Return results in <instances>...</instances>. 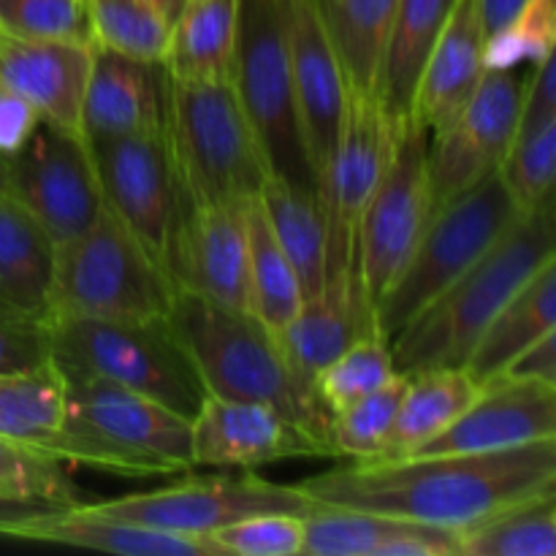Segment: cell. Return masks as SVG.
<instances>
[{"instance_id": "6", "label": "cell", "mask_w": 556, "mask_h": 556, "mask_svg": "<svg viewBox=\"0 0 556 556\" xmlns=\"http://www.w3.org/2000/svg\"><path fill=\"white\" fill-rule=\"evenodd\" d=\"M172 302L166 269L109 210L85 233L58 248L49 324L161 320L168 318Z\"/></svg>"}, {"instance_id": "40", "label": "cell", "mask_w": 556, "mask_h": 556, "mask_svg": "<svg viewBox=\"0 0 556 556\" xmlns=\"http://www.w3.org/2000/svg\"><path fill=\"white\" fill-rule=\"evenodd\" d=\"M407 375L396 372L386 386L372 394L351 402L331 413L329 443L334 456H351V459H378L383 451L386 438L391 432L396 410H400L402 394H405Z\"/></svg>"}, {"instance_id": "5", "label": "cell", "mask_w": 556, "mask_h": 556, "mask_svg": "<svg viewBox=\"0 0 556 556\" xmlns=\"http://www.w3.org/2000/svg\"><path fill=\"white\" fill-rule=\"evenodd\" d=\"M52 364L65 380L101 378L193 418L206 400L188 348L161 320H52Z\"/></svg>"}, {"instance_id": "37", "label": "cell", "mask_w": 556, "mask_h": 556, "mask_svg": "<svg viewBox=\"0 0 556 556\" xmlns=\"http://www.w3.org/2000/svg\"><path fill=\"white\" fill-rule=\"evenodd\" d=\"M500 174L519 210H535L554 199L556 114L519 117V128L500 163Z\"/></svg>"}, {"instance_id": "4", "label": "cell", "mask_w": 556, "mask_h": 556, "mask_svg": "<svg viewBox=\"0 0 556 556\" xmlns=\"http://www.w3.org/2000/svg\"><path fill=\"white\" fill-rule=\"evenodd\" d=\"M177 210L242 204L269 179L231 81H177L166 74L163 114Z\"/></svg>"}, {"instance_id": "32", "label": "cell", "mask_w": 556, "mask_h": 556, "mask_svg": "<svg viewBox=\"0 0 556 556\" xmlns=\"http://www.w3.org/2000/svg\"><path fill=\"white\" fill-rule=\"evenodd\" d=\"M258 204L302 282L304 296H309L324 286L326 248H329L320 193L315 188H302V185L269 177L261 188Z\"/></svg>"}, {"instance_id": "46", "label": "cell", "mask_w": 556, "mask_h": 556, "mask_svg": "<svg viewBox=\"0 0 556 556\" xmlns=\"http://www.w3.org/2000/svg\"><path fill=\"white\" fill-rule=\"evenodd\" d=\"M497 378H516L556 386V331L541 337L530 348H525Z\"/></svg>"}, {"instance_id": "23", "label": "cell", "mask_w": 556, "mask_h": 556, "mask_svg": "<svg viewBox=\"0 0 556 556\" xmlns=\"http://www.w3.org/2000/svg\"><path fill=\"white\" fill-rule=\"evenodd\" d=\"M92 43L36 41L0 30V85L33 103L43 123L81 134Z\"/></svg>"}, {"instance_id": "33", "label": "cell", "mask_w": 556, "mask_h": 556, "mask_svg": "<svg viewBox=\"0 0 556 556\" xmlns=\"http://www.w3.org/2000/svg\"><path fill=\"white\" fill-rule=\"evenodd\" d=\"M345 68L348 85L378 96L396 0H313Z\"/></svg>"}, {"instance_id": "48", "label": "cell", "mask_w": 556, "mask_h": 556, "mask_svg": "<svg viewBox=\"0 0 556 556\" xmlns=\"http://www.w3.org/2000/svg\"><path fill=\"white\" fill-rule=\"evenodd\" d=\"M521 3H525V0H478V5H481L483 27H486V36L497 30V27H503L505 22L519 11Z\"/></svg>"}, {"instance_id": "25", "label": "cell", "mask_w": 556, "mask_h": 556, "mask_svg": "<svg viewBox=\"0 0 556 556\" xmlns=\"http://www.w3.org/2000/svg\"><path fill=\"white\" fill-rule=\"evenodd\" d=\"M486 27L478 0H456L434 41L413 96V123L429 136L443 130L465 109L486 74Z\"/></svg>"}, {"instance_id": "13", "label": "cell", "mask_w": 556, "mask_h": 556, "mask_svg": "<svg viewBox=\"0 0 556 556\" xmlns=\"http://www.w3.org/2000/svg\"><path fill=\"white\" fill-rule=\"evenodd\" d=\"M315 505L318 503L307 497L296 483L286 486V483L266 481L255 472H242V476L185 478L172 486L92 503L87 508L157 530L212 538L217 530L248 516L307 514Z\"/></svg>"}, {"instance_id": "16", "label": "cell", "mask_w": 556, "mask_h": 556, "mask_svg": "<svg viewBox=\"0 0 556 556\" xmlns=\"http://www.w3.org/2000/svg\"><path fill=\"white\" fill-rule=\"evenodd\" d=\"M244 204L248 201L177 210L166 253V275L174 291L250 313Z\"/></svg>"}, {"instance_id": "34", "label": "cell", "mask_w": 556, "mask_h": 556, "mask_svg": "<svg viewBox=\"0 0 556 556\" xmlns=\"http://www.w3.org/2000/svg\"><path fill=\"white\" fill-rule=\"evenodd\" d=\"M244 228H248L250 315L271 337H277L302 307V282L271 233L258 199H250L244 204Z\"/></svg>"}, {"instance_id": "42", "label": "cell", "mask_w": 556, "mask_h": 556, "mask_svg": "<svg viewBox=\"0 0 556 556\" xmlns=\"http://www.w3.org/2000/svg\"><path fill=\"white\" fill-rule=\"evenodd\" d=\"M0 30L36 41L92 43L85 0H0Z\"/></svg>"}, {"instance_id": "44", "label": "cell", "mask_w": 556, "mask_h": 556, "mask_svg": "<svg viewBox=\"0 0 556 556\" xmlns=\"http://www.w3.org/2000/svg\"><path fill=\"white\" fill-rule=\"evenodd\" d=\"M52 362V326L0 309V375L27 372Z\"/></svg>"}, {"instance_id": "50", "label": "cell", "mask_w": 556, "mask_h": 556, "mask_svg": "<svg viewBox=\"0 0 556 556\" xmlns=\"http://www.w3.org/2000/svg\"><path fill=\"white\" fill-rule=\"evenodd\" d=\"M0 190H5V161H0Z\"/></svg>"}, {"instance_id": "20", "label": "cell", "mask_w": 556, "mask_h": 556, "mask_svg": "<svg viewBox=\"0 0 556 556\" xmlns=\"http://www.w3.org/2000/svg\"><path fill=\"white\" fill-rule=\"evenodd\" d=\"M286 33L302 134L315 177H320L345 114L351 85L313 0H286Z\"/></svg>"}, {"instance_id": "26", "label": "cell", "mask_w": 556, "mask_h": 556, "mask_svg": "<svg viewBox=\"0 0 556 556\" xmlns=\"http://www.w3.org/2000/svg\"><path fill=\"white\" fill-rule=\"evenodd\" d=\"M27 541L123 556H226L212 538L112 519L90 510L87 503L47 514L27 532Z\"/></svg>"}, {"instance_id": "15", "label": "cell", "mask_w": 556, "mask_h": 556, "mask_svg": "<svg viewBox=\"0 0 556 556\" xmlns=\"http://www.w3.org/2000/svg\"><path fill=\"white\" fill-rule=\"evenodd\" d=\"M90 147L106 210L166 269L168 239L177 220V185L163 130L90 141Z\"/></svg>"}, {"instance_id": "43", "label": "cell", "mask_w": 556, "mask_h": 556, "mask_svg": "<svg viewBox=\"0 0 556 556\" xmlns=\"http://www.w3.org/2000/svg\"><path fill=\"white\" fill-rule=\"evenodd\" d=\"M223 554L296 556L304 543V514H255L212 535Z\"/></svg>"}, {"instance_id": "12", "label": "cell", "mask_w": 556, "mask_h": 556, "mask_svg": "<svg viewBox=\"0 0 556 556\" xmlns=\"http://www.w3.org/2000/svg\"><path fill=\"white\" fill-rule=\"evenodd\" d=\"M400 128L378 96L351 87L340 130L318 177L329 231L326 271L342 269L356 275L358 223L389 166Z\"/></svg>"}, {"instance_id": "11", "label": "cell", "mask_w": 556, "mask_h": 556, "mask_svg": "<svg viewBox=\"0 0 556 556\" xmlns=\"http://www.w3.org/2000/svg\"><path fill=\"white\" fill-rule=\"evenodd\" d=\"M5 190L41 223L54 248L85 233L106 212L90 141L43 119L27 144L5 157Z\"/></svg>"}, {"instance_id": "28", "label": "cell", "mask_w": 556, "mask_h": 556, "mask_svg": "<svg viewBox=\"0 0 556 556\" xmlns=\"http://www.w3.org/2000/svg\"><path fill=\"white\" fill-rule=\"evenodd\" d=\"M242 0H182L168 25L163 71L177 81H231Z\"/></svg>"}, {"instance_id": "41", "label": "cell", "mask_w": 556, "mask_h": 556, "mask_svg": "<svg viewBox=\"0 0 556 556\" xmlns=\"http://www.w3.org/2000/svg\"><path fill=\"white\" fill-rule=\"evenodd\" d=\"M556 47V0H525L514 16L486 36V68L535 65Z\"/></svg>"}, {"instance_id": "8", "label": "cell", "mask_w": 556, "mask_h": 556, "mask_svg": "<svg viewBox=\"0 0 556 556\" xmlns=\"http://www.w3.org/2000/svg\"><path fill=\"white\" fill-rule=\"evenodd\" d=\"M525 210L510 195L503 174L492 172L462 195L440 206L418 239L410 261L389 291L375 302V326L391 337L416 318L459 275H465Z\"/></svg>"}, {"instance_id": "35", "label": "cell", "mask_w": 556, "mask_h": 556, "mask_svg": "<svg viewBox=\"0 0 556 556\" xmlns=\"http://www.w3.org/2000/svg\"><path fill=\"white\" fill-rule=\"evenodd\" d=\"M556 494L525 500L465 530L462 556H554Z\"/></svg>"}, {"instance_id": "45", "label": "cell", "mask_w": 556, "mask_h": 556, "mask_svg": "<svg viewBox=\"0 0 556 556\" xmlns=\"http://www.w3.org/2000/svg\"><path fill=\"white\" fill-rule=\"evenodd\" d=\"M41 125V114L30 101L0 85V161L11 157L27 144L36 128Z\"/></svg>"}, {"instance_id": "3", "label": "cell", "mask_w": 556, "mask_h": 556, "mask_svg": "<svg viewBox=\"0 0 556 556\" xmlns=\"http://www.w3.org/2000/svg\"><path fill=\"white\" fill-rule=\"evenodd\" d=\"M168 324L188 348L206 394L264 402L334 456L329 443L331 413L315 386L288 364L280 342L253 315L174 291Z\"/></svg>"}, {"instance_id": "31", "label": "cell", "mask_w": 556, "mask_h": 556, "mask_svg": "<svg viewBox=\"0 0 556 556\" xmlns=\"http://www.w3.org/2000/svg\"><path fill=\"white\" fill-rule=\"evenodd\" d=\"M481 386L483 383H478L465 367L421 369V372L407 375L400 410L378 459H402L438 438L465 413Z\"/></svg>"}, {"instance_id": "38", "label": "cell", "mask_w": 556, "mask_h": 556, "mask_svg": "<svg viewBox=\"0 0 556 556\" xmlns=\"http://www.w3.org/2000/svg\"><path fill=\"white\" fill-rule=\"evenodd\" d=\"M0 500L52 508H74L85 503L81 489L68 476L63 462L9 438H0Z\"/></svg>"}, {"instance_id": "27", "label": "cell", "mask_w": 556, "mask_h": 556, "mask_svg": "<svg viewBox=\"0 0 556 556\" xmlns=\"http://www.w3.org/2000/svg\"><path fill=\"white\" fill-rule=\"evenodd\" d=\"M58 248L41 223L0 190V309L49 324Z\"/></svg>"}, {"instance_id": "22", "label": "cell", "mask_w": 556, "mask_h": 556, "mask_svg": "<svg viewBox=\"0 0 556 556\" xmlns=\"http://www.w3.org/2000/svg\"><path fill=\"white\" fill-rule=\"evenodd\" d=\"M166 114V71L125 54L92 49L81 101V136L87 141L161 134Z\"/></svg>"}, {"instance_id": "47", "label": "cell", "mask_w": 556, "mask_h": 556, "mask_svg": "<svg viewBox=\"0 0 556 556\" xmlns=\"http://www.w3.org/2000/svg\"><path fill=\"white\" fill-rule=\"evenodd\" d=\"M52 505L38 503H16V500H0V538H16L27 541V532L38 525L47 514H52Z\"/></svg>"}, {"instance_id": "17", "label": "cell", "mask_w": 556, "mask_h": 556, "mask_svg": "<svg viewBox=\"0 0 556 556\" xmlns=\"http://www.w3.org/2000/svg\"><path fill=\"white\" fill-rule=\"evenodd\" d=\"M329 451L264 402L212 396L190 418L193 467H258Z\"/></svg>"}, {"instance_id": "19", "label": "cell", "mask_w": 556, "mask_h": 556, "mask_svg": "<svg viewBox=\"0 0 556 556\" xmlns=\"http://www.w3.org/2000/svg\"><path fill=\"white\" fill-rule=\"evenodd\" d=\"M65 400L71 418L101 438L163 462L174 472L193 470L190 418L182 413L101 378L65 380Z\"/></svg>"}, {"instance_id": "21", "label": "cell", "mask_w": 556, "mask_h": 556, "mask_svg": "<svg viewBox=\"0 0 556 556\" xmlns=\"http://www.w3.org/2000/svg\"><path fill=\"white\" fill-rule=\"evenodd\" d=\"M462 530L345 505L304 514V556H462Z\"/></svg>"}, {"instance_id": "7", "label": "cell", "mask_w": 556, "mask_h": 556, "mask_svg": "<svg viewBox=\"0 0 556 556\" xmlns=\"http://www.w3.org/2000/svg\"><path fill=\"white\" fill-rule=\"evenodd\" d=\"M231 87L269 177L318 190L288 60L286 0H242Z\"/></svg>"}, {"instance_id": "14", "label": "cell", "mask_w": 556, "mask_h": 556, "mask_svg": "<svg viewBox=\"0 0 556 556\" xmlns=\"http://www.w3.org/2000/svg\"><path fill=\"white\" fill-rule=\"evenodd\" d=\"M527 76L519 68H486L459 114L429 136L427 166L432 215L451 199L497 172L519 128Z\"/></svg>"}, {"instance_id": "39", "label": "cell", "mask_w": 556, "mask_h": 556, "mask_svg": "<svg viewBox=\"0 0 556 556\" xmlns=\"http://www.w3.org/2000/svg\"><path fill=\"white\" fill-rule=\"evenodd\" d=\"M396 375L394 356H391V342L383 334L362 337L337 358H331L318 375H315V391L326 410L337 413L340 407L372 394L380 386L389 383Z\"/></svg>"}, {"instance_id": "18", "label": "cell", "mask_w": 556, "mask_h": 556, "mask_svg": "<svg viewBox=\"0 0 556 556\" xmlns=\"http://www.w3.org/2000/svg\"><path fill=\"white\" fill-rule=\"evenodd\" d=\"M556 440V386L494 378L451 427L410 456L489 454Z\"/></svg>"}, {"instance_id": "29", "label": "cell", "mask_w": 556, "mask_h": 556, "mask_svg": "<svg viewBox=\"0 0 556 556\" xmlns=\"http://www.w3.org/2000/svg\"><path fill=\"white\" fill-rule=\"evenodd\" d=\"M552 331H556V258L541 266L494 315L467 356L465 369L478 383H489L525 348Z\"/></svg>"}, {"instance_id": "30", "label": "cell", "mask_w": 556, "mask_h": 556, "mask_svg": "<svg viewBox=\"0 0 556 556\" xmlns=\"http://www.w3.org/2000/svg\"><path fill=\"white\" fill-rule=\"evenodd\" d=\"M454 5L456 0H396L378 81V101L396 125L410 119L418 76Z\"/></svg>"}, {"instance_id": "10", "label": "cell", "mask_w": 556, "mask_h": 556, "mask_svg": "<svg viewBox=\"0 0 556 556\" xmlns=\"http://www.w3.org/2000/svg\"><path fill=\"white\" fill-rule=\"evenodd\" d=\"M427 150L429 134L407 119L396 134L389 166L358 223L356 277L372 309L405 269L432 220Z\"/></svg>"}, {"instance_id": "49", "label": "cell", "mask_w": 556, "mask_h": 556, "mask_svg": "<svg viewBox=\"0 0 556 556\" xmlns=\"http://www.w3.org/2000/svg\"><path fill=\"white\" fill-rule=\"evenodd\" d=\"M147 3L155 5V9L161 11V14L166 16L168 22H172V16L177 14V9H179V5H182V0H147Z\"/></svg>"}, {"instance_id": "1", "label": "cell", "mask_w": 556, "mask_h": 556, "mask_svg": "<svg viewBox=\"0 0 556 556\" xmlns=\"http://www.w3.org/2000/svg\"><path fill=\"white\" fill-rule=\"evenodd\" d=\"M296 486L320 505L465 532L510 505L556 492V440L489 454L353 459Z\"/></svg>"}, {"instance_id": "36", "label": "cell", "mask_w": 556, "mask_h": 556, "mask_svg": "<svg viewBox=\"0 0 556 556\" xmlns=\"http://www.w3.org/2000/svg\"><path fill=\"white\" fill-rule=\"evenodd\" d=\"M92 43L141 63L163 65L172 22L147 0H85Z\"/></svg>"}, {"instance_id": "2", "label": "cell", "mask_w": 556, "mask_h": 556, "mask_svg": "<svg viewBox=\"0 0 556 556\" xmlns=\"http://www.w3.org/2000/svg\"><path fill=\"white\" fill-rule=\"evenodd\" d=\"M554 233V199L521 212L465 275L391 337L396 372L465 367L478 337L505 302L556 258Z\"/></svg>"}, {"instance_id": "24", "label": "cell", "mask_w": 556, "mask_h": 556, "mask_svg": "<svg viewBox=\"0 0 556 556\" xmlns=\"http://www.w3.org/2000/svg\"><path fill=\"white\" fill-rule=\"evenodd\" d=\"M372 331H378L372 304L364 296L358 277L337 269L326 271L324 286L304 296L291 324L275 340L280 342L288 364L313 383L331 358Z\"/></svg>"}, {"instance_id": "9", "label": "cell", "mask_w": 556, "mask_h": 556, "mask_svg": "<svg viewBox=\"0 0 556 556\" xmlns=\"http://www.w3.org/2000/svg\"><path fill=\"white\" fill-rule=\"evenodd\" d=\"M0 438L63 462L123 478L174 476L150 456L134 454L74 421L65 400V380L52 362L16 375H0Z\"/></svg>"}]
</instances>
